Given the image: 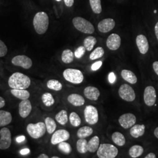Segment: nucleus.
Instances as JSON below:
<instances>
[{"label": "nucleus", "instance_id": "1", "mask_svg": "<svg viewBox=\"0 0 158 158\" xmlns=\"http://www.w3.org/2000/svg\"><path fill=\"white\" fill-rule=\"evenodd\" d=\"M8 85L14 89H26L31 85V79L24 74L16 72L8 79Z\"/></svg>", "mask_w": 158, "mask_h": 158}, {"label": "nucleus", "instance_id": "2", "mask_svg": "<svg viewBox=\"0 0 158 158\" xmlns=\"http://www.w3.org/2000/svg\"><path fill=\"white\" fill-rule=\"evenodd\" d=\"M33 23L34 28L37 34H45L49 27V17L48 14L44 12H38L35 15Z\"/></svg>", "mask_w": 158, "mask_h": 158}, {"label": "nucleus", "instance_id": "3", "mask_svg": "<svg viewBox=\"0 0 158 158\" xmlns=\"http://www.w3.org/2000/svg\"><path fill=\"white\" fill-rule=\"evenodd\" d=\"M118 153V149L110 143L100 144L97 154L99 158H114Z\"/></svg>", "mask_w": 158, "mask_h": 158}, {"label": "nucleus", "instance_id": "4", "mask_svg": "<svg viewBox=\"0 0 158 158\" xmlns=\"http://www.w3.org/2000/svg\"><path fill=\"white\" fill-rule=\"evenodd\" d=\"M74 27L78 31L85 34H91L94 32L93 24L81 17H77L73 19Z\"/></svg>", "mask_w": 158, "mask_h": 158}, {"label": "nucleus", "instance_id": "5", "mask_svg": "<svg viewBox=\"0 0 158 158\" xmlns=\"http://www.w3.org/2000/svg\"><path fill=\"white\" fill-rule=\"evenodd\" d=\"M63 75L66 81L76 85L81 83L84 79L82 72L77 69H67L64 70Z\"/></svg>", "mask_w": 158, "mask_h": 158}, {"label": "nucleus", "instance_id": "6", "mask_svg": "<svg viewBox=\"0 0 158 158\" xmlns=\"http://www.w3.org/2000/svg\"><path fill=\"white\" fill-rule=\"evenodd\" d=\"M29 135L34 139H38L44 135L46 131L45 123L39 122L36 124H29L27 127Z\"/></svg>", "mask_w": 158, "mask_h": 158}, {"label": "nucleus", "instance_id": "7", "mask_svg": "<svg viewBox=\"0 0 158 158\" xmlns=\"http://www.w3.org/2000/svg\"><path fill=\"white\" fill-rule=\"evenodd\" d=\"M119 97L126 102H131L135 99V93L134 89L128 85H121L118 90Z\"/></svg>", "mask_w": 158, "mask_h": 158}, {"label": "nucleus", "instance_id": "8", "mask_svg": "<svg viewBox=\"0 0 158 158\" xmlns=\"http://www.w3.org/2000/svg\"><path fill=\"white\" fill-rule=\"evenodd\" d=\"M85 120L90 125L96 124L98 121V110L94 106H87L84 111Z\"/></svg>", "mask_w": 158, "mask_h": 158}, {"label": "nucleus", "instance_id": "9", "mask_svg": "<svg viewBox=\"0 0 158 158\" xmlns=\"http://www.w3.org/2000/svg\"><path fill=\"white\" fill-rule=\"evenodd\" d=\"M0 149L5 150L9 148L11 144V134L8 128L0 130Z\"/></svg>", "mask_w": 158, "mask_h": 158}, {"label": "nucleus", "instance_id": "10", "mask_svg": "<svg viewBox=\"0 0 158 158\" xmlns=\"http://www.w3.org/2000/svg\"><path fill=\"white\" fill-rule=\"evenodd\" d=\"M136 118L135 115L132 113H126L118 119V122L120 125L124 129H128L135 124Z\"/></svg>", "mask_w": 158, "mask_h": 158}, {"label": "nucleus", "instance_id": "11", "mask_svg": "<svg viewBox=\"0 0 158 158\" xmlns=\"http://www.w3.org/2000/svg\"><path fill=\"white\" fill-rule=\"evenodd\" d=\"M143 100L145 104L149 107L152 106L155 104L156 100V93L153 86L149 85L145 88L143 93Z\"/></svg>", "mask_w": 158, "mask_h": 158}, {"label": "nucleus", "instance_id": "12", "mask_svg": "<svg viewBox=\"0 0 158 158\" xmlns=\"http://www.w3.org/2000/svg\"><path fill=\"white\" fill-rule=\"evenodd\" d=\"M12 63L17 66L29 69L32 66V61L29 57L25 55H18L12 59Z\"/></svg>", "mask_w": 158, "mask_h": 158}, {"label": "nucleus", "instance_id": "13", "mask_svg": "<svg viewBox=\"0 0 158 158\" xmlns=\"http://www.w3.org/2000/svg\"><path fill=\"white\" fill-rule=\"evenodd\" d=\"M70 138V133L67 130H59L53 133L51 138V143L57 145L62 142L68 141Z\"/></svg>", "mask_w": 158, "mask_h": 158}, {"label": "nucleus", "instance_id": "14", "mask_svg": "<svg viewBox=\"0 0 158 158\" xmlns=\"http://www.w3.org/2000/svg\"><path fill=\"white\" fill-rule=\"evenodd\" d=\"M121 40L118 34H111L107 40L106 45L108 48L112 51H116L121 46Z\"/></svg>", "mask_w": 158, "mask_h": 158}, {"label": "nucleus", "instance_id": "15", "mask_svg": "<svg viewBox=\"0 0 158 158\" xmlns=\"http://www.w3.org/2000/svg\"><path fill=\"white\" fill-rule=\"evenodd\" d=\"M115 26V23L112 18H106L98 24V29L102 33H107L111 31Z\"/></svg>", "mask_w": 158, "mask_h": 158}, {"label": "nucleus", "instance_id": "16", "mask_svg": "<svg viewBox=\"0 0 158 158\" xmlns=\"http://www.w3.org/2000/svg\"><path fill=\"white\" fill-rule=\"evenodd\" d=\"M136 45L140 53L142 55L146 54L149 50V43L147 37L143 35H139L136 38Z\"/></svg>", "mask_w": 158, "mask_h": 158}, {"label": "nucleus", "instance_id": "17", "mask_svg": "<svg viewBox=\"0 0 158 158\" xmlns=\"http://www.w3.org/2000/svg\"><path fill=\"white\" fill-rule=\"evenodd\" d=\"M32 111L31 102L27 100H24L21 102L19 104V114L20 116L23 118H27Z\"/></svg>", "mask_w": 158, "mask_h": 158}, {"label": "nucleus", "instance_id": "18", "mask_svg": "<svg viewBox=\"0 0 158 158\" xmlns=\"http://www.w3.org/2000/svg\"><path fill=\"white\" fill-rule=\"evenodd\" d=\"M85 97L89 100L96 101L100 96V92L99 90L93 86H88L84 90Z\"/></svg>", "mask_w": 158, "mask_h": 158}, {"label": "nucleus", "instance_id": "19", "mask_svg": "<svg viewBox=\"0 0 158 158\" xmlns=\"http://www.w3.org/2000/svg\"><path fill=\"white\" fill-rule=\"evenodd\" d=\"M68 102L76 107L82 106L85 104V98L78 94H72L68 96Z\"/></svg>", "mask_w": 158, "mask_h": 158}, {"label": "nucleus", "instance_id": "20", "mask_svg": "<svg viewBox=\"0 0 158 158\" xmlns=\"http://www.w3.org/2000/svg\"><path fill=\"white\" fill-rule=\"evenodd\" d=\"M145 131V125L135 124L130 129V135L135 138H138L144 134Z\"/></svg>", "mask_w": 158, "mask_h": 158}, {"label": "nucleus", "instance_id": "21", "mask_svg": "<svg viewBox=\"0 0 158 158\" xmlns=\"http://www.w3.org/2000/svg\"><path fill=\"white\" fill-rule=\"evenodd\" d=\"M121 76L123 79L125 80V81H128L132 85H134L137 82V77L135 74L134 73L130 71L129 70L124 69L121 71Z\"/></svg>", "mask_w": 158, "mask_h": 158}, {"label": "nucleus", "instance_id": "22", "mask_svg": "<svg viewBox=\"0 0 158 158\" xmlns=\"http://www.w3.org/2000/svg\"><path fill=\"white\" fill-rule=\"evenodd\" d=\"M12 117L11 113L4 110H0V127H4L11 123Z\"/></svg>", "mask_w": 158, "mask_h": 158}, {"label": "nucleus", "instance_id": "23", "mask_svg": "<svg viewBox=\"0 0 158 158\" xmlns=\"http://www.w3.org/2000/svg\"><path fill=\"white\" fill-rule=\"evenodd\" d=\"M12 94L15 97L22 100H27L30 97V93L28 91L25 89H12L11 90Z\"/></svg>", "mask_w": 158, "mask_h": 158}, {"label": "nucleus", "instance_id": "24", "mask_svg": "<svg viewBox=\"0 0 158 158\" xmlns=\"http://www.w3.org/2000/svg\"><path fill=\"white\" fill-rule=\"evenodd\" d=\"M100 146V138L98 136H93L88 142V151L94 153L97 151Z\"/></svg>", "mask_w": 158, "mask_h": 158}, {"label": "nucleus", "instance_id": "25", "mask_svg": "<svg viewBox=\"0 0 158 158\" xmlns=\"http://www.w3.org/2000/svg\"><path fill=\"white\" fill-rule=\"evenodd\" d=\"M113 141L119 147H123L125 144L126 140L124 136L119 132H115L112 135Z\"/></svg>", "mask_w": 158, "mask_h": 158}, {"label": "nucleus", "instance_id": "26", "mask_svg": "<svg viewBox=\"0 0 158 158\" xmlns=\"http://www.w3.org/2000/svg\"><path fill=\"white\" fill-rule=\"evenodd\" d=\"M143 153V148L141 145H135L130 148L129 155L131 158H136L141 156Z\"/></svg>", "mask_w": 158, "mask_h": 158}, {"label": "nucleus", "instance_id": "27", "mask_svg": "<svg viewBox=\"0 0 158 158\" xmlns=\"http://www.w3.org/2000/svg\"><path fill=\"white\" fill-rule=\"evenodd\" d=\"M93 133V130L89 126L82 127L79 128L77 132V135L79 138H85L90 136Z\"/></svg>", "mask_w": 158, "mask_h": 158}, {"label": "nucleus", "instance_id": "28", "mask_svg": "<svg viewBox=\"0 0 158 158\" xmlns=\"http://www.w3.org/2000/svg\"><path fill=\"white\" fill-rule=\"evenodd\" d=\"M76 147L77 151L80 153H85L88 152V142L85 138H80L77 142Z\"/></svg>", "mask_w": 158, "mask_h": 158}, {"label": "nucleus", "instance_id": "29", "mask_svg": "<svg viewBox=\"0 0 158 158\" xmlns=\"http://www.w3.org/2000/svg\"><path fill=\"white\" fill-rule=\"evenodd\" d=\"M74 54L70 49H66L63 52L62 60L64 63H70L73 61Z\"/></svg>", "mask_w": 158, "mask_h": 158}, {"label": "nucleus", "instance_id": "30", "mask_svg": "<svg viewBox=\"0 0 158 158\" xmlns=\"http://www.w3.org/2000/svg\"><path fill=\"white\" fill-rule=\"evenodd\" d=\"M56 120L60 124H66L68 122V113L66 110H63L57 114L55 117Z\"/></svg>", "mask_w": 158, "mask_h": 158}, {"label": "nucleus", "instance_id": "31", "mask_svg": "<svg viewBox=\"0 0 158 158\" xmlns=\"http://www.w3.org/2000/svg\"><path fill=\"white\" fill-rule=\"evenodd\" d=\"M45 124L46 125V130L49 134H51L55 132L56 128L57 125L54 119L50 117H47L45 120Z\"/></svg>", "mask_w": 158, "mask_h": 158}, {"label": "nucleus", "instance_id": "32", "mask_svg": "<svg viewBox=\"0 0 158 158\" xmlns=\"http://www.w3.org/2000/svg\"><path fill=\"white\" fill-rule=\"evenodd\" d=\"M47 87L51 90L55 91H60L62 89V83L55 79L49 80L47 82Z\"/></svg>", "mask_w": 158, "mask_h": 158}, {"label": "nucleus", "instance_id": "33", "mask_svg": "<svg viewBox=\"0 0 158 158\" xmlns=\"http://www.w3.org/2000/svg\"><path fill=\"white\" fill-rule=\"evenodd\" d=\"M97 43L96 38L94 36H88L84 40V46L87 51H91Z\"/></svg>", "mask_w": 158, "mask_h": 158}, {"label": "nucleus", "instance_id": "34", "mask_svg": "<svg viewBox=\"0 0 158 158\" xmlns=\"http://www.w3.org/2000/svg\"><path fill=\"white\" fill-rule=\"evenodd\" d=\"M42 100L46 107H51L55 103V99L52 94L45 93L42 96Z\"/></svg>", "mask_w": 158, "mask_h": 158}, {"label": "nucleus", "instance_id": "35", "mask_svg": "<svg viewBox=\"0 0 158 158\" xmlns=\"http://www.w3.org/2000/svg\"><path fill=\"white\" fill-rule=\"evenodd\" d=\"M104 55V51L102 47H97L93 51L90 55V59L91 60L101 58Z\"/></svg>", "mask_w": 158, "mask_h": 158}, {"label": "nucleus", "instance_id": "36", "mask_svg": "<svg viewBox=\"0 0 158 158\" xmlns=\"http://www.w3.org/2000/svg\"><path fill=\"white\" fill-rule=\"evenodd\" d=\"M91 9L96 14H100L102 11L101 0H90Z\"/></svg>", "mask_w": 158, "mask_h": 158}, {"label": "nucleus", "instance_id": "37", "mask_svg": "<svg viewBox=\"0 0 158 158\" xmlns=\"http://www.w3.org/2000/svg\"><path fill=\"white\" fill-rule=\"evenodd\" d=\"M69 120L71 124L75 127H79L81 123V120L80 118L79 115L75 112L70 113L69 116Z\"/></svg>", "mask_w": 158, "mask_h": 158}, {"label": "nucleus", "instance_id": "38", "mask_svg": "<svg viewBox=\"0 0 158 158\" xmlns=\"http://www.w3.org/2000/svg\"><path fill=\"white\" fill-rule=\"evenodd\" d=\"M58 148L62 152L68 155L72 152V147L70 145L66 142L63 141L60 142L58 145Z\"/></svg>", "mask_w": 158, "mask_h": 158}, {"label": "nucleus", "instance_id": "39", "mask_svg": "<svg viewBox=\"0 0 158 158\" xmlns=\"http://www.w3.org/2000/svg\"><path fill=\"white\" fill-rule=\"evenodd\" d=\"M85 46H80L74 52V56L77 59L81 58L85 55Z\"/></svg>", "mask_w": 158, "mask_h": 158}, {"label": "nucleus", "instance_id": "40", "mask_svg": "<svg viewBox=\"0 0 158 158\" xmlns=\"http://www.w3.org/2000/svg\"><path fill=\"white\" fill-rule=\"evenodd\" d=\"M8 52L7 47L1 40H0V57H4L6 56Z\"/></svg>", "mask_w": 158, "mask_h": 158}, {"label": "nucleus", "instance_id": "41", "mask_svg": "<svg viewBox=\"0 0 158 158\" xmlns=\"http://www.w3.org/2000/svg\"><path fill=\"white\" fill-rule=\"evenodd\" d=\"M102 61H97L96 62L94 63L91 65V69L93 71H96L102 67Z\"/></svg>", "mask_w": 158, "mask_h": 158}, {"label": "nucleus", "instance_id": "42", "mask_svg": "<svg viewBox=\"0 0 158 158\" xmlns=\"http://www.w3.org/2000/svg\"><path fill=\"white\" fill-rule=\"evenodd\" d=\"M108 80L110 83L113 84L116 80V76L114 72H111L108 75Z\"/></svg>", "mask_w": 158, "mask_h": 158}, {"label": "nucleus", "instance_id": "43", "mask_svg": "<svg viewBox=\"0 0 158 158\" xmlns=\"http://www.w3.org/2000/svg\"><path fill=\"white\" fill-rule=\"evenodd\" d=\"M152 66L154 72L158 76V61L154 62L153 63Z\"/></svg>", "mask_w": 158, "mask_h": 158}, {"label": "nucleus", "instance_id": "44", "mask_svg": "<svg viewBox=\"0 0 158 158\" xmlns=\"http://www.w3.org/2000/svg\"><path fill=\"white\" fill-rule=\"evenodd\" d=\"M65 5L68 7L72 6L74 4V0H64Z\"/></svg>", "mask_w": 158, "mask_h": 158}, {"label": "nucleus", "instance_id": "45", "mask_svg": "<svg viewBox=\"0 0 158 158\" xmlns=\"http://www.w3.org/2000/svg\"><path fill=\"white\" fill-rule=\"evenodd\" d=\"M30 152L29 149L28 148H25V149H23L21 151H20V153L23 155H27Z\"/></svg>", "mask_w": 158, "mask_h": 158}, {"label": "nucleus", "instance_id": "46", "mask_svg": "<svg viewBox=\"0 0 158 158\" xmlns=\"http://www.w3.org/2000/svg\"><path fill=\"white\" fill-rule=\"evenodd\" d=\"M25 139V137L24 136H18L16 138V141L20 143L21 142L24 141Z\"/></svg>", "mask_w": 158, "mask_h": 158}, {"label": "nucleus", "instance_id": "47", "mask_svg": "<svg viewBox=\"0 0 158 158\" xmlns=\"http://www.w3.org/2000/svg\"><path fill=\"white\" fill-rule=\"evenodd\" d=\"M5 105H6L5 100L2 97H0V108L4 107L5 106Z\"/></svg>", "mask_w": 158, "mask_h": 158}, {"label": "nucleus", "instance_id": "48", "mask_svg": "<svg viewBox=\"0 0 158 158\" xmlns=\"http://www.w3.org/2000/svg\"><path fill=\"white\" fill-rule=\"evenodd\" d=\"M156 158V155L153 153H149L147 155V156L145 157V158Z\"/></svg>", "mask_w": 158, "mask_h": 158}, {"label": "nucleus", "instance_id": "49", "mask_svg": "<svg viewBox=\"0 0 158 158\" xmlns=\"http://www.w3.org/2000/svg\"><path fill=\"white\" fill-rule=\"evenodd\" d=\"M155 32L156 38L158 40V22L156 23V25L155 26Z\"/></svg>", "mask_w": 158, "mask_h": 158}, {"label": "nucleus", "instance_id": "50", "mask_svg": "<svg viewBox=\"0 0 158 158\" xmlns=\"http://www.w3.org/2000/svg\"><path fill=\"white\" fill-rule=\"evenodd\" d=\"M49 158V156L47 155H46V154H41V155H40V156H38V158Z\"/></svg>", "mask_w": 158, "mask_h": 158}, {"label": "nucleus", "instance_id": "51", "mask_svg": "<svg viewBox=\"0 0 158 158\" xmlns=\"http://www.w3.org/2000/svg\"><path fill=\"white\" fill-rule=\"evenodd\" d=\"M154 135L158 138V127L157 128H156L154 131Z\"/></svg>", "mask_w": 158, "mask_h": 158}, {"label": "nucleus", "instance_id": "52", "mask_svg": "<svg viewBox=\"0 0 158 158\" xmlns=\"http://www.w3.org/2000/svg\"><path fill=\"white\" fill-rule=\"evenodd\" d=\"M52 158H59V157H57V156H53V157H52Z\"/></svg>", "mask_w": 158, "mask_h": 158}, {"label": "nucleus", "instance_id": "53", "mask_svg": "<svg viewBox=\"0 0 158 158\" xmlns=\"http://www.w3.org/2000/svg\"><path fill=\"white\" fill-rule=\"evenodd\" d=\"M57 1H62V0H56Z\"/></svg>", "mask_w": 158, "mask_h": 158}]
</instances>
